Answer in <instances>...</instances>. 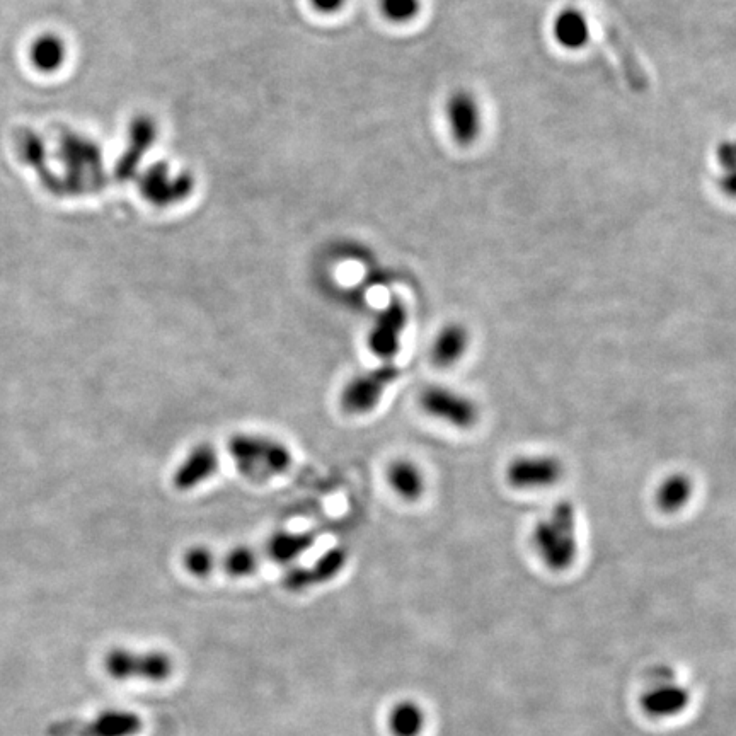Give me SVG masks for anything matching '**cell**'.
Here are the masks:
<instances>
[{"label":"cell","instance_id":"cell-6","mask_svg":"<svg viewBox=\"0 0 736 736\" xmlns=\"http://www.w3.org/2000/svg\"><path fill=\"white\" fill-rule=\"evenodd\" d=\"M421 406L433 418L457 428H471L478 421L479 411L474 401L449 387H428L421 394Z\"/></svg>","mask_w":736,"mask_h":736},{"label":"cell","instance_id":"cell-2","mask_svg":"<svg viewBox=\"0 0 736 736\" xmlns=\"http://www.w3.org/2000/svg\"><path fill=\"white\" fill-rule=\"evenodd\" d=\"M230 457L237 469L249 478H271L292 466V452L273 438L237 433L227 442Z\"/></svg>","mask_w":736,"mask_h":736},{"label":"cell","instance_id":"cell-1","mask_svg":"<svg viewBox=\"0 0 736 736\" xmlns=\"http://www.w3.org/2000/svg\"><path fill=\"white\" fill-rule=\"evenodd\" d=\"M534 546L552 570L568 568L576 558V510L570 501H559L549 517L535 525Z\"/></svg>","mask_w":736,"mask_h":736},{"label":"cell","instance_id":"cell-22","mask_svg":"<svg viewBox=\"0 0 736 736\" xmlns=\"http://www.w3.org/2000/svg\"><path fill=\"white\" fill-rule=\"evenodd\" d=\"M556 35L564 45H580L585 38V28L575 12H566L556 23Z\"/></svg>","mask_w":736,"mask_h":736},{"label":"cell","instance_id":"cell-17","mask_svg":"<svg viewBox=\"0 0 736 736\" xmlns=\"http://www.w3.org/2000/svg\"><path fill=\"white\" fill-rule=\"evenodd\" d=\"M692 491H694V483L687 474L677 472L668 476L660 488L656 491V503L662 508L663 512L675 513L679 512L680 508H684L692 498Z\"/></svg>","mask_w":736,"mask_h":736},{"label":"cell","instance_id":"cell-15","mask_svg":"<svg viewBox=\"0 0 736 736\" xmlns=\"http://www.w3.org/2000/svg\"><path fill=\"white\" fill-rule=\"evenodd\" d=\"M469 346V334L459 324H450L438 334L433 343L432 357L440 367L459 362Z\"/></svg>","mask_w":736,"mask_h":736},{"label":"cell","instance_id":"cell-18","mask_svg":"<svg viewBox=\"0 0 736 736\" xmlns=\"http://www.w3.org/2000/svg\"><path fill=\"white\" fill-rule=\"evenodd\" d=\"M314 542L312 534H290V532H278L271 537L266 551L270 554L271 559H275L278 563H288L292 559L297 558L300 554H304Z\"/></svg>","mask_w":736,"mask_h":736},{"label":"cell","instance_id":"cell-19","mask_svg":"<svg viewBox=\"0 0 736 736\" xmlns=\"http://www.w3.org/2000/svg\"><path fill=\"white\" fill-rule=\"evenodd\" d=\"M224 568L227 575L234 576V578L253 575L258 568V556L249 547H234L232 551L225 554Z\"/></svg>","mask_w":736,"mask_h":736},{"label":"cell","instance_id":"cell-5","mask_svg":"<svg viewBox=\"0 0 736 736\" xmlns=\"http://www.w3.org/2000/svg\"><path fill=\"white\" fill-rule=\"evenodd\" d=\"M399 368L392 363L358 375L343 389L341 404L348 413L362 414L372 411L384 396L387 387L397 379Z\"/></svg>","mask_w":736,"mask_h":736},{"label":"cell","instance_id":"cell-13","mask_svg":"<svg viewBox=\"0 0 736 736\" xmlns=\"http://www.w3.org/2000/svg\"><path fill=\"white\" fill-rule=\"evenodd\" d=\"M67 46L64 40L53 33L36 36L29 46V62L41 74H53L64 65Z\"/></svg>","mask_w":736,"mask_h":736},{"label":"cell","instance_id":"cell-12","mask_svg":"<svg viewBox=\"0 0 736 736\" xmlns=\"http://www.w3.org/2000/svg\"><path fill=\"white\" fill-rule=\"evenodd\" d=\"M217 471H219L217 450L210 443H200L186 455V459L174 472L173 484L179 491H188L196 488L198 484L205 483Z\"/></svg>","mask_w":736,"mask_h":736},{"label":"cell","instance_id":"cell-14","mask_svg":"<svg viewBox=\"0 0 736 736\" xmlns=\"http://www.w3.org/2000/svg\"><path fill=\"white\" fill-rule=\"evenodd\" d=\"M387 726L392 736H421L426 728L425 709L418 702L409 699L397 702L389 713Z\"/></svg>","mask_w":736,"mask_h":736},{"label":"cell","instance_id":"cell-7","mask_svg":"<svg viewBox=\"0 0 736 736\" xmlns=\"http://www.w3.org/2000/svg\"><path fill=\"white\" fill-rule=\"evenodd\" d=\"M506 476L518 489L547 488L561 479L563 464L552 455H524L512 460Z\"/></svg>","mask_w":736,"mask_h":736},{"label":"cell","instance_id":"cell-21","mask_svg":"<svg viewBox=\"0 0 736 736\" xmlns=\"http://www.w3.org/2000/svg\"><path fill=\"white\" fill-rule=\"evenodd\" d=\"M184 566H186V570L190 571L191 575L205 578V576L212 573L215 558H213L212 551L208 547H191L184 554Z\"/></svg>","mask_w":736,"mask_h":736},{"label":"cell","instance_id":"cell-9","mask_svg":"<svg viewBox=\"0 0 736 736\" xmlns=\"http://www.w3.org/2000/svg\"><path fill=\"white\" fill-rule=\"evenodd\" d=\"M404 326H406V311L403 305L394 302L380 314L374 328L368 334V348L384 360L394 357L401 348Z\"/></svg>","mask_w":736,"mask_h":736},{"label":"cell","instance_id":"cell-8","mask_svg":"<svg viewBox=\"0 0 736 736\" xmlns=\"http://www.w3.org/2000/svg\"><path fill=\"white\" fill-rule=\"evenodd\" d=\"M692 702L689 687L677 680L651 684L650 689L641 696V709L653 719L675 718L685 713Z\"/></svg>","mask_w":736,"mask_h":736},{"label":"cell","instance_id":"cell-11","mask_svg":"<svg viewBox=\"0 0 736 736\" xmlns=\"http://www.w3.org/2000/svg\"><path fill=\"white\" fill-rule=\"evenodd\" d=\"M593 19L597 21L598 26L604 31L607 43L610 48L616 53L617 60L621 64L624 74H626L627 81L629 84L636 89V91H643L648 86V77L644 74L643 67L639 65L638 58L634 57L633 48L629 46L626 38L622 36L621 31L617 28L616 23L610 19L609 14L600 9H595L593 12Z\"/></svg>","mask_w":736,"mask_h":736},{"label":"cell","instance_id":"cell-4","mask_svg":"<svg viewBox=\"0 0 736 736\" xmlns=\"http://www.w3.org/2000/svg\"><path fill=\"white\" fill-rule=\"evenodd\" d=\"M144 721L137 713L111 709L89 719H57L46 728L48 736H135Z\"/></svg>","mask_w":736,"mask_h":736},{"label":"cell","instance_id":"cell-16","mask_svg":"<svg viewBox=\"0 0 736 736\" xmlns=\"http://www.w3.org/2000/svg\"><path fill=\"white\" fill-rule=\"evenodd\" d=\"M387 479L397 495L406 500H416L423 495L425 476L411 460H396L387 472Z\"/></svg>","mask_w":736,"mask_h":736},{"label":"cell","instance_id":"cell-24","mask_svg":"<svg viewBox=\"0 0 736 736\" xmlns=\"http://www.w3.org/2000/svg\"><path fill=\"white\" fill-rule=\"evenodd\" d=\"M312 4L319 9V11H336L343 6L345 0H311Z\"/></svg>","mask_w":736,"mask_h":736},{"label":"cell","instance_id":"cell-10","mask_svg":"<svg viewBox=\"0 0 736 736\" xmlns=\"http://www.w3.org/2000/svg\"><path fill=\"white\" fill-rule=\"evenodd\" d=\"M346 561H348V554L345 549L333 547L328 552H324L311 568H295V570L288 571L287 576L283 578V585L290 592H302L305 588L326 583V581L333 580L334 576L340 575V571L345 568Z\"/></svg>","mask_w":736,"mask_h":736},{"label":"cell","instance_id":"cell-20","mask_svg":"<svg viewBox=\"0 0 736 736\" xmlns=\"http://www.w3.org/2000/svg\"><path fill=\"white\" fill-rule=\"evenodd\" d=\"M476 115L471 101L467 98H457L452 103V121H454L455 133L460 140H469L476 130Z\"/></svg>","mask_w":736,"mask_h":736},{"label":"cell","instance_id":"cell-3","mask_svg":"<svg viewBox=\"0 0 736 736\" xmlns=\"http://www.w3.org/2000/svg\"><path fill=\"white\" fill-rule=\"evenodd\" d=\"M104 670L115 680L140 679L164 682L171 677L174 665L164 651H133L113 648L104 656Z\"/></svg>","mask_w":736,"mask_h":736},{"label":"cell","instance_id":"cell-23","mask_svg":"<svg viewBox=\"0 0 736 736\" xmlns=\"http://www.w3.org/2000/svg\"><path fill=\"white\" fill-rule=\"evenodd\" d=\"M384 11L387 12V16H391L394 19H404L414 14L418 2L416 0H384Z\"/></svg>","mask_w":736,"mask_h":736}]
</instances>
